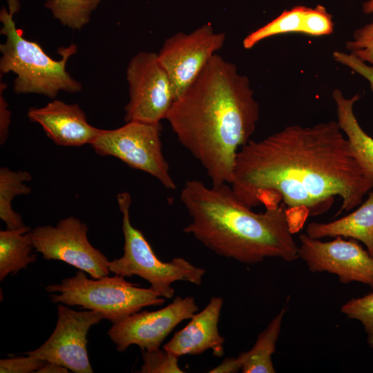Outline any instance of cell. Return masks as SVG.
<instances>
[{
  "label": "cell",
  "mask_w": 373,
  "mask_h": 373,
  "mask_svg": "<svg viewBox=\"0 0 373 373\" xmlns=\"http://www.w3.org/2000/svg\"><path fill=\"white\" fill-rule=\"evenodd\" d=\"M8 11L11 15H15L20 10L19 0H8Z\"/></svg>",
  "instance_id": "obj_32"
},
{
  "label": "cell",
  "mask_w": 373,
  "mask_h": 373,
  "mask_svg": "<svg viewBox=\"0 0 373 373\" xmlns=\"http://www.w3.org/2000/svg\"><path fill=\"white\" fill-rule=\"evenodd\" d=\"M32 231L28 227L0 231V280L35 262Z\"/></svg>",
  "instance_id": "obj_18"
},
{
  "label": "cell",
  "mask_w": 373,
  "mask_h": 373,
  "mask_svg": "<svg viewBox=\"0 0 373 373\" xmlns=\"http://www.w3.org/2000/svg\"><path fill=\"white\" fill-rule=\"evenodd\" d=\"M32 180L27 171H14L8 167L0 169V218L7 229H15L26 227L21 216L12 207V201L18 195H28L31 189L25 182Z\"/></svg>",
  "instance_id": "obj_20"
},
{
  "label": "cell",
  "mask_w": 373,
  "mask_h": 373,
  "mask_svg": "<svg viewBox=\"0 0 373 373\" xmlns=\"http://www.w3.org/2000/svg\"><path fill=\"white\" fill-rule=\"evenodd\" d=\"M222 305V298H211L207 306L195 314L184 328L175 332L163 348L178 357L200 354L208 350L215 356H222L225 339L218 330Z\"/></svg>",
  "instance_id": "obj_15"
},
{
  "label": "cell",
  "mask_w": 373,
  "mask_h": 373,
  "mask_svg": "<svg viewBox=\"0 0 373 373\" xmlns=\"http://www.w3.org/2000/svg\"><path fill=\"white\" fill-rule=\"evenodd\" d=\"M225 39L224 33L216 32L208 23L165 40L157 52V58L171 82L175 99L191 85Z\"/></svg>",
  "instance_id": "obj_10"
},
{
  "label": "cell",
  "mask_w": 373,
  "mask_h": 373,
  "mask_svg": "<svg viewBox=\"0 0 373 373\" xmlns=\"http://www.w3.org/2000/svg\"><path fill=\"white\" fill-rule=\"evenodd\" d=\"M241 370V365L238 358H226L223 361L211 370L210 373H235Z\"/></svg>",
  "instance_id": "obj_30"
},
{
  "label": "cell",
  "mask_w": 373,
  "mask_h": 373,
  "mask_svg": "<svg viewBox=\"0 0 373 373\" xmlns=\"http://www.w3.org/2000/svg\"><path fill=\"white\" fill-rule=\"evenodd\" d=\"M129 100L124 107L126 122L160 123L175 100L171 82L157 53L142 51L133 56L126 71Z\"/></svg>",
  "instance_id": "obj_8"
},
{
  "label": "cell",
  "mask_w": 373,
  "mask_h": 373,
  "mask_svg": "<svg viewBox=\"0 0 373 373\" xmlns=\"http://www.w3.org/2000/svg\"><path fill=\"white\" fill-rule=\"evenodd\" d=\"M102 319L104 316L97 312L75 311L58 303L57 321L52 333L40 347L25 354L59 364L73 372L92 373L87 334Z\"/></svg>",
  "instance_id": "obj_11"
},
{
  "label": "cell",
  "mask_w": 373,
  "mask_h": 373,
  "mask_svg": "<svg viewBox=\"0 0 373 373\" xmlns=\"http://www.w3.org/2000/svg\"><path fill=\"white\" fill-rule=\"evenodd\" d=\"M68 369L59 364L46 361L37 373H68Z\"/></svg>",
  "instance_id": "obj_31"
},
{
  "label": "cell",
  "mask_w": 373,
  "mask_h": 373,
  "mask_svg": "<svg viewBox=\"0 0 373 373\" xmlns=\"http://www.w3.org/2000/svg\"><path fill=\"white\" fill-rule=\"evenodd\" d=\"M332 97L336 122L348 141L352 155L373 188V138L361 128L354 112V106L361 96L356 94L347 98L341 90L336 89Z\"/></svg>",
  "instance_id": "obj_16"
},
{
  "label": "cell",
  "mask_w": 373,
  "mask_h": 373,
  "mask_svg": "<svg viewBox=\"0 0 373 373\" xmlns=\"http://www.w3.org/2000/svg\"><path fill=\"white\" fill-rule=\"evenodd\" d=\"M180 198L191 218L184 232L216 254L250 265L266 258H299L284 203L267 204L265 211L256 213L229 184L208 186L198 180L186 181Z\"/></svg>",
  "instance_id": "obj_3"
},
{
  "label": "cell",
  "mask_w": 373,
  "mask_h": 373,
  "mask_svg": "<svg viewBox=\"0 0 373 373\" xmlns=\"http://www.w3.org/2000/svg\"><path fill=\"white\" fill-rule=\"evenodd\" d=\"M160 123L126 122L113 130L100 129L90 145L102 156L115 157L156 178L165 188L176 189L162 148Z\"/></svg>",
  "instance_id": "obj_7"
},
{
  "label": "cell",
  "mask_w": 373,
  "mask_h": 373,
  "mask_svg": "<svg viewBox=\"0 0 373 373\" xmlns=\"http://www.w3.org/2000/svg\"><path fill=\"white\" fill-rule=\"evenodd\" d=\"M305 6H296L283 11L278 17L247 35L242 41L245 49H250L268 37L302 31Z\"/></svg>",
  "instance_id": "obj_22"
},
{
  "label": "cell",
  "mask_w": 373,
  "mask_h": 373,
  "mask_svg": "<svg viewBox=\"0 0 373 373\" xmlns=\"http://www.w3.org/2000/svg\"><path fill=\"white\" fill-rule=\"evenodd\" d=\"M363 11L365 14H373V0H368L363 3Z\"/></svg>",
  "instance_id": "obj_33"
},
{
  "label": "cell",
  "mask_w": 373,
  "mask_h": 373,
  "mask_svg": "<svg viewBox=\"0 0 373 373\" xmlns=\"http://www.w3.org/2000/svg\"><path fill=\"white\" fill-rule=\"evenodd\" d=\"M285 309L273 318L268 326L262 331L251 350L242 352L237 357L243 373H274L271 356L280 335Z\"/></svg>",
  "instance_id": "obj_19"
},
{
  "label": "cell",
  "mask_w": 373,
  "mask_h": 373,
  "mask_svg": "<svg viewBox=\"0 0 373 373\" xmlns=\"http://www.w3.org/2000/svg\"><path fill=\"white\" fill-rule=\"evenodd\" d=\"M46 361L33 356H18L0 360L1 373H31L37 372Z\"/></svg>",
  "instance_id": "obj_27"
},
{
  "label": "cell",
  "mask_w": 373,
  "mask_h": 373,
  "mask_svg": "<svg viewBox=\"0 0 373 373\" xmlns=\"http://www.w3.org/2000/svg\"><path fill=\"white\" fill-rule=\"evenodd\" d=\"M230 185L250 208L274 193L288 208L303 207L312 216L326 211L336 196L342 200L340 212L353 209L372 189L334 120L289 125L250 140L237 153Z\"/></svg>",
  "instance_id": "obj_1"
},
{
  "label": "cell",
  "mask_w": 373,
  "mask_h": 373,
  "mask_svg": "<svg viewBox=\"0 0 373 373\" xmlns=\"http://www.w3.org/2000/svg\"><path fill=\"white\" fill-rule=\"evenodd\" d=\"M6 87V84L1 81L0 84V143H5L8 135V128L10 124L11 113L8 109V104L5 100L3 93Z\"/></svg>",
  "instance_id": "obj_29"
},
{
  "label": "cell",
  "mask_w": 373,
  "mask_h": 373,
  "mask_svg": "<svg viewBox=\"0 0 373 373\" xmlns=\"http://www.w3.org/2000/svg\"><path fill=\"white\" fill-rule=\"evenodd\" d=\"M101 0H46L45 8L62 26L79 30L86 26Z\"/></svg>",
  "instance_id": "obj_21"
},
{
  "label": "cell",
  "mask_w": 373,
  "mask_h": 373,
  "mask_svg": "<svg viewBox=\"0 0 373 373\" xmlns=\"http://www.w3.org/2000/svg\"><path fill=\"white\" fill-rule=\"evenodd\" d=\"M88 231L87 225L79 219L68 217L60 220L55 226L35 227L32 231L33 247L44 260L65 262L93 278L108 276L109 260L90 244Z\"/></svg>",
  "instance_id": "obj_9"
},
{
  "label": "cell",
  "mask_w": 373,
  "mask_h": 373,
  "mask_svg": "<svg viewBox=\"0 0 373 373\" xmlns=\"http://www.w3.org/2000/svg\"><path fill=\"white\" fill-rule=\"evenodd\" d=\"M334 59L339 64L345 66L365 78L370 83L371 90L373 91V66L367 64L356 56L347 52L334 51Z\"/></svg>",
  "instance_id": "obj_28"
},
{
  "label": "cell",
  "mask_w": 373,
  "mask_h": 373,
  "mask_svg": "<svg viewBox=\"0 0 373 373\" xmlns=\"http://www.w3.org/2000/svg\"><path fill=\"white\" fill-rule=\"evenodd\" d=\"M198 310L193 297L177 296L160 309L140 311L113 323L107 334L119 352L131 345L141 350H156L178 324L191 318Z\"/></svg>",
  "instance_id": "obj_12"
},
{
  "label": "cell",
  "mask_w": 373,
  "mask_h": 373,
  "mask_svg": "<svg viewBox=\"0 0 373 373\" xmlns=\"http://www.w3.org/2000/svg\"><path fill=\"white\" fill-rule=\"evenodd\" d=\"M298 238L299 258L311 272H328L336 274L341 283L358 282L373 289V258L357 240L336 237L323 242L306 233Z\"/></svg>",
  "instance_id": "obj_13"
},
{
  "label": "cell",
  "mask_w": 373,
  "mask_h": 373,
  "mask_svg": "<svg viewBox=\"0 0 373 373\" xmlns=\"http://www.w3.org/2000/svg\"><path fill=\"white\" fill-rule=\"evenodd\" d=\"M143 365L142 373H183L178 365V356L164 350L153 351L142 350Z\"/></svg>",
  "instance_id": "obj_24"
},
{
  "label": "cell",
  "mask_w": 373,
  "mask_h": 373,
  "mask_svg": "<svg viewBox=\"0 0 373 373\" xmlns=\"http://www.w3.org/2000/svg\"><path fill=\"white\" fill-rule=\"evenodd\" d=\"M88 278L84 271L79 270L59 284L46 286V289L54 303L97 312L113 323L144 307L165 303V298L151 287H140L118 275Z\"/></svg>",
  "instance_id": "obj_5"
},
{
  "label": "cell",
  "mask_w": 373,
  "mask_h": 373,
  "mask_svg": "<svg viewBox=\"0 0 373 373\" xmlns=\"http://www.w3.org/2000/svg\"><path fill=\"white\" fill-rule=\"evenodd\" d=\"M345 48L349 53L373 66V20L356 30Z\"/></svg>",
  "instance_id": "obj_26"
},
{
  "label": "cell",
  "mask_w": 373,
  "mask_h": 373,
  "mask_svg": "<svg viewBox=\"0 0 373 373\" xmlns=\"http://www.w3.org/2000/svg\"><path fill=\"white\" fill-rule=\"evenodd\" d=\"M334 23L332 15L326 8L317 5L315 8H306L302 24V31L307 35L318 37L332 33Z\"/></svg>",
  "instance_id": "obj_25"
},
{
  "label": "cell",
  "mask_w": 373,
  "mask_h": 373,
  "mask_svg": "<svg viewBox=\"0 0 373 373\" xmlns=\"http://www.w3.org/2000/svg\"><path fill=\"white\" fill-rule=\"evenodd\" d=\"M259 116L248 77L216 54L174 100L165 119L212 185H218L233 182L237 153L251 140Z\"/></svg>",
  "instance_id": "obj_2"
},
{
  "label": "cell",
  "mask_w": 373,
  "mask_h": 373,
  "mask_svg": "<svg viewBox=\"0 0 373 373\" xmlns=\"http://www.w3.org/2000/svg\"><path fill=\"white\" fill-rule=\"evenodd\" d=\"M117 200L122 213L124 254L121 258L108 261L110 272L124 278L137 276L149 282L150 287L165 299L173 297L174 282L201 285L205 269L194 266L183 258H174L170 262L160 260L142 232L131 224V195L128 192L120 193Z\"/></svg>",
  "instance_id": "obj_6"
},
{
  "label": "cell",
  "mask_w": 373,
  "mask_h": 373,
  "mask_svg": "<svg viewBox=\"0 0 373 373\" xmlns=\"http://www.w3.org/2000/svg\"><path fill=\"white\" fill-rule=\"evenodd\" d=\"M309 237L321 239L325 237L350 238L363 243L373 258V191L352 213L329 222H313L308 224Z\"/></svg>",
  "instance_id": "obj_17"
},
{
  "label": "cell",
  "mask_w": 373,
  "mask_h": 373,
  "mask_svg": "<svg viewBox=\"0 0 373 373\" xmlns=\"http://www.w3.org/2000/svg\"><path fill=\"white\" fill-rule=\"evenodd\" d=\"M27 115L39 124L54 143L64 146H80L90 144L99 128L90 125L83 110L77 104L58 99L40 108L31 107Z\"/></svg>",
  "instance_id": "obj_14"
},
{
  "label": "cell",
  "mask_w": 373,
  "mask_h": 373,
  "mask_svg": "<svg viewBox=\"0 0 373 373\" xmlns=\"http://www.w3.org/2000/svg\"><path fill=\"white\" fill-rule=\"evenodd\" d=\"M8 10L3 7L0 12L1 35L6 41L0 44L1 75L12 72L16 75L13 90L17 94L35 93L54 99L60 91L78 93L82 84L66 70V63L76 53L77 47L72 44L60 47L61 58L55 60L48 56L36 41L22 35Z\"/></svg>",
  "instance_id": "obj_4"
},
{
  "label": "cell",
  "mask_w": 373,
  "mask_h": 373,
  "mask_svg": "<svg viewBox=\"0 0 373 373\" xmlns=\"http://www.w3.org/2000/svg\"><path fill=\"white\" fill-rule=\"evenodd\" d=\"M348 318L359 321L367 334V342L373 349V293L363 297L352 298L341 308Z\"/></svg>",
  "instance_id": "obj_23"
}]
</instances>
